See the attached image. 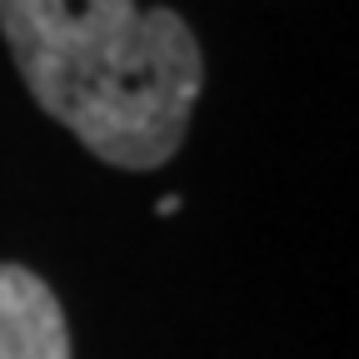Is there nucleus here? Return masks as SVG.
Instances as JSON below:
<instances>
[{"instance_id":"nucleus-1","label":"nucleus","mask_w":359,"mask_h":359,"mask_svg":"<svg viewBox=\"0 0 359 359\" xmlns=\"http://www.w3.org/2000/svg\"><path fill=\"white\" fill-rule=\"evenodd\" d=\"M0 35L35 105L115 170H160L205 85L190 25L135 0H0Z\"/></svg>"},{"instance_id":"nucleus-2","label":"nucleus","mask_w":359,"mask_h":359,"mask_svg":"<svg viewBox=\"0 0 359 359\" xmlns=\"http://www.w3.org/2000/svg\"><path fill=\"white\" fill-rule=\"evenodd\" d=\"M0 359H70L65 309L25 264H0Z\"/></svg>"}]
</instances>
